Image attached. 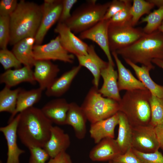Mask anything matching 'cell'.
Returning a JSON list of instances; mask_svg holds the SVG:
<instances>
[{"label": "cell", "instance_id": "obj_1", "mask_svg": "<svg viewBox=\"0 0 163 163\" xmlns=\"http://www.w3.org/2000/svg\"><path fill=\"white\" fill-rule=\"evenodd\" d=\"M19 113L17 134L21 142L28 148H43L50 138L53 123L41 109L33 106Z\"/></svg>", "mask_w": 163, "mask_h": 163}, {"label": "cell", "instance_id": "obj_2", "mask_svg": "<svg viewBox=\"0 0 163 163\" xmlns=\"http://www.w3.org/2000/svg\"><path fill=\"white\" fill-rule=\"evenodd\" d=\"M42 16L41 6L21 0L10 15V44L14 45L22 39L35 37Z\"/></svg>", "mask_w": 163, "mask_h": 163}, {"label": "cell", "instance_id": "obj_3", "mask_svg": "<svg viewBox=\"0 0 163 163\" xmlns=\"http://www.w3.org/2000/svg\"><path fill=\"white\" fill-rule=\"evenodd\" d=\"M115 52L124 60L135 64L153 65V59L163 60V33L158 30L145 34L133 44Z\"/></svg>", "mask_w": 163, "mask_h": 163}, {"label": "cell", "instance_id": "obj_4", "mask_svg": "<svg viewBox=\"0 0 163 163\" xmlns=\"http://www.w3.org/2000/svg\"><path fill=\"white\" fill-rule=\"evenodd\" d=\"M151 95L147 89L126 91L119 102V111L124 114L132 127L150 124Z\"/></svg>", "mask_w": 163, "mask_h": 163}, {"label": "cell", "instance_id": "obj_5", "mask_svg": "<svg viewBox=\"0 0 163 163\" xmlns=\"http://www.w3.org/2000/svg\"><path fill=\"white\" fill-rule=\"evenodd\" d=\"M96 2L88 1L79 6L64 23L74 34H80L103 20L110 2L104 4Z\"/></svg>", "mask_w": 163, "mask_h": 163}, {"label": "cell", "instance_id": "obj_6", "mask_svg": "<svg viewBox=\"0 0 163 163\" xmlns=\"http://www.w3.org/2000/svg\"><path fill=\"white\" fill-rule=\"evenodd\" d=\"M98 90L92 87L81 106L91 123L108 118L119 111V102L104 97Z\"/></svg>", "mask_w": 163, "mask_h": 163}, {"label": "cell", "instance_id": "obj_7", "mask_svg": "<svg viewBox=\"0 0 163 163\" xmlns=\"http://www.w3.org/2000/svg\"><path fill=\"white\" fill-rule=\"evenodd\" d=\"M108 34L111 53L130 46L145 34L142 29L135 28L130 24L110 23Z\"/></svg>", "mask_w": 163, "mask_h": 163}, {"label": "cell", "instance_id": "obj_8", "mask_svg": "<svg viewBox=\"0 0 163 163\" xmlns=\"http://www.w3.org/2000/svg\"><path fill=\"white\" fill-rule=\"evenodd\" d=\"M132 148L144 153L155 152L160 148L155 126L150 123L132 127Z\"/></svg>", "mask_w": 163, "mask_h": 163}, {"label": "cell", "instance_id": "obj_9", "mask_svg": "<svg viewBox=\"0 0 163 163\" xmlns=\"http://www.w3.org/2000/svg\"><path fill=\"white\" fill-rule=\"evenodd\" d=\"M33 52L36 60H59L72 63L74 59V55L69 54L60 43L59 36L43 45H34Z\"/></svg>", "mask_w": 163, "mask_h": 163}, {"label": "cell", "instance_id": "obj_10", "mask_svg": "<svg viewBox=\"0 0 163 163\" xmlns=\"http://www.w3.org/2000/svg\"><path fill=\"white\" fill-rule=\"evenodd\" d=\"M62 0H45L41 5V23L34 37L35 44H41L47 33L59 19L62 8Z\"/></svg>", "mask_w": 163, "mask_h": 163}, {"label": "cell", "instance_id": "obj_11", "mask_svg": "<svg viewBox=\"0 0 163 163\" xmlns=\"http://www.w3.org/2000/svg\"><path fill=\"white\" fill-rule=\"evenodd\" d=\"M109 20H102L93 26L80 33L81 39L91 40L98 45L103 50L108 60V62L114 66L111 51L108 39V30Z\"/></svg>", "mask_w": 163, "mask_h": 163}, {"label": "cell", "instance_id": "obj_12", "mask_svg": "<svg viewBox=\"0 0 163 163\" xmlns=\"http://www.w3.org/2000/svg\"><path fill=\"white\" fill-rule=\"evenodd\" d=\"M62 46L69 53L77 56L88 54L89 45L76 36L64 23L58 22L54 29Z\"/></svg>", "mask_w": 163, "mask_h": 163}, {"label": "cell", "instance_id": "obj_13", "mask_svg": "<svg viewBox=\"0 0 163 163\" xmlns=\"http://www.w3.org/2000/svg\"><path fill=\"white\" fill-rule=\"evenodd\" d=\"M18 114L8 124L0 128V131L3 134L7 142V159L6 163H20L19 157L25 151L18 147L17 142V127L19 118Z\"/></svg>", "mask_w": 163, "mask_h": 163}, {"label": "cell", "instance_id": "obj_14", "mask_svg": "<svg viewBox=\"0 0 163 163\" xmlns=\"http://www.w3.org/2000/svg\"><path fill=\"white\" fill-rule=\"evenodd\" d=\"M79 65L87 68L91 73L93 78V86L98 89L101 71L107 67L108 62L102 59L96 52L94 45H89L86 55L76 56Z\"/></svg>", "mask_w": 163, "mask_h": 163}, {"label": "cell", "instance_id": "obj_15", "mask_svg": "<svg viewBox=\"0 0 163 163\" xmlns=\"http://www.w3.org/2000/svg\"><path fill=\"white\" fill-rule=\"evenodd\" d=\"M33 71L35 80L43 91L46 89L56 78L60 69L50 60H36Z\"/></svg>", "mask_w": 163, "mask_h": 163}, {"label": "cell", "instance_id": "obj_16", "mask_svg": "<svg viewBox=\"0 0 163 163\" xmlns=\"http://www.w3.org/2000/svg\"><path fill=\"white\" fill-rule=\"evenodd\" d=\"M114 66L108 62L107 66L101 71V76L103 79V83L98 91L104 97L113 99L119 102L121 98L118 85V72L114 69Z\"/></svg>", "mask_w": 163, "mask_h": 163}, {"label": "cell", "instance_id": "obj_17", "mask_svg": "<svg viewBox=\"0 0 163 163\" xmlns=\"http://www.w3.org/2000/svg\"><path fill=\"white\" fill-rule=\"evenodd\" d=\"M97 144L89 154L90 158L93 161H109L122 154L116 140L114 138H106Z\"/></svg>", "mask_w": 163, "mask_h": 163}, {"label": "cell", "instance_id": "obj_18", "mask_svg": "<svg viewBox=\"0 0 163 163\" xmlns=\"http://www.w3.org/2000/svg\"><path fill=\"white\" fill-rule=\"evenodd\" d=\"M70 144L69 135L57 126H53L50 138L43 147L50 158L55 157L60 153L66 152Z\"/></svg>", "mask_w": 163, "mask_h": 163}, {"label": "cell", "instance_id": "obj_19", "mask_svg": "<svg viewBox=\"0 0 163 163\" xmlns=\"http://www.w3.org/2000/svg\"><path fill=\"white\" fill-rule=\"evenodd\" d=\"M119 121L118 112L108 118L91 123L89 132L94 143L97 144L106 138H114V129Z\"/></svg>", "mask_w": 163, "mask_h": 163}, {"label": "cell", "instance_id": "obj_20", "mask_svg": "<svg viewBox=\"0 0 163 163\" xmlns=\"http://www.w3.org/2000/svg\"><path fill=\"white\" fill-rule=\"evenodd\" d=\"M69 105L64 98L50 101L41 110L46 117L53 123L58 125H66V119Z\"/></svg>", "mask_w": 163, "mask_h": 163}, {"label": "cell", "instance_id": "obj_21", "mask_svg": "<svg viewBox=\"0 0 163 163\" xmlns=\"http://www.w3.org/2000/svg\"><path fill=\"white\" fill-rule=\"evenodd\" d=\"M115 61L118 70L117 83L119 91H126L147 89L144 84L136 78L131 71L122 63L115 52H111Z\"/></svg>", "mask_w": 163, "mask_h": 163}, {"label": "cell", "instance_id": "obj_22", "mask_svg": "<svg viewBox=\"0 0 163 163\" xmlns=\"http://www.w3.org/2000/svg\"><path fill=\"white\" fill-rule=\"evenodd\" d=\"M82 67L79 65L74 66L59 77L56 78L46 89V96L59 97L63 95L69 89Z\"/></svg>", "mask_w": 163, "mask_h": 163}, {"label": "cell", "instance_id": "obj_23", "mask_svg": "<svg viewBox=\"0 0 163 163\" xmlns=\"http://www.w3.org/2000/svg\"><path fill=\"white\" fill-rule=\"evenodd\" d=\"M87 120L86 116L81 106L74 102L69 103L66 124L72 127L75 136L78 139H83L85 136Z\"/></svg>", "mask_w": 163, "mask_h": 163}, {"label": "cell", "instance_id": "obj_24", "mask_svg": "<svg viewBox=\"0 0 163 163\" xmlns=\"http://www.w3.org/2000/svg\"><path fill=\"white\" fill-rule=\"evenodd\" d=\"M28 82L33 85L36 82L31 68L24 66L19 69L6 70L0 75V82L9 88L21 83Z\"/></svg>", "mask_w": 163, "mask_h": 163}, {"label": "cell", "instance_id": "obj_25", "mask_svg": "<svg viewBox=\"0 0 163 163\" xmlns=\"http://www.w3.org/2000/svg\"><path fill=\"white\" fill-rule=\"evenodd\" d=\"M126 63L133 70L138 79L145 85L152 94L163 98V86L155 83L151 78L149 72L154 69L153 65L140 66L128 59H124Z\"/></svg>", "mask_w": 163, "mask_h": 163}, {"label": "cell", "instance_id": "obj_26", "mask_svg": "<svg viewBox=\"0 0 163 163\" xmlns=\"http://www.w3.org/2000/svg\"><path fill=\"white\" fill-rule=\"evenodd\" d=\"M34 43V37L25 38L14 45L12 51L21 64L31 69L36 61L33 52Z\"/></svg>", "mask_w": 163, "mask_h": 163}, {"label": "cell", "instance_id": "obj_27", "mask_svg": "<svg viewBox=\"0 0 163 163\" xmlns=\"http://www.w3.org/2000/svg\"><path fill=\"white\" fill-rule=\"evenodd\" d=\"M43 91L39 87L29 90L21 88L18 95L15 110L11 115L8 123L11 122L18 113L33 107L38 102L41 97Z\"/></svg>", "mask_w": 163, "mask_h": 163}, {"label": "cell", "instance_id": "obj_28", "mask_svg": "<svg viewBox=\"0 0 163 163\" xmlns=\"http://www.w3.org/2000/svg\"><path fill=\"white\" fill-rule=\"evenodd\" d=\"M118 113L119 129L116 140L123 154L132 148V128L124 114L120 111Z\"/></svg>", "mask_w": 163, "mask_h": 163}, {"label": "cell", "instance_id": "obj_29", "mask_svg": "<svg viewBox=\"0 0 163 163\" xmlns=\"http://www.w3.org/2000/svg\"><path fill=\"white\" fill-rule=\"evenodd\" d=\"M18 88L11 90L6 86L0 91V112H6L12 114L14 111L19 92L21 90Z\"/></svg>", "mask_w": 163, "mask_h": 163}, {"label": "cell", "instance_id": "obj_30", "mask_svg": "<svg viewBox=\"0 0 163 163\" xmlns=\"http://www.w3.org/2000/svg\"><path fill=\"white\" fill-rule=\"evenodd\" d=\"M132 2L130 9L131 24L134 27L143 15L150 13L155 5L149 0H133Z\"/></svg>", "mask_w": 163, "mask_h": 163}, {"label": "cell", "instance_id": "obj_31", "mask_svg": "<svg viewBox=\"0 0 163 163\" xmlns=\"http://www.w3.org/2000/svg\"><path fill=\"white\" fill-rule=\"evenodd\" d=\"M163 21V5L142 18L140 23L146 22L142 29L145 34H150L158 30Z\"/></svg>", "mask_w": 163, "mask_h": 163}, {"label": "cell", "instance_id": "obj_32", "mask_svg": "<svg viewBox=\"0 0 163 163\" xmlns=\"http://www.w3.org/2000/svg\"><path fill=\"white\" fill-rule=\"evenodd\" d=\"M150 104L151 110L150 123L155 127L163 124V98L152 94Z\"/></svg>", "mask_w": 163, "mask_h": 163}, {"label": "cell", "instance_id": "obj_33", "mask_svg": "<svg viewBox=\"0 0 163 163\" xmlns=\"http://www.w3.org/2000/svg\"><path fill=\"white\" fill-rule=\"evenodd\" d=\"M0 62L6 70L12 68L17 69L21 67L22 64L13 53L7 48L0 50Z\"/></svg>", "mask_w": 163, "mask_h": 163}, {"label": "cell", "instance_id": "obj_34", "mask_svg": "<svg viewBox=\"0 0 163 163\" xmlns=\"http://www.w3.org/2000/svg\"><path fill=\"white\" fill-rule=\"evenodd\" d=\"M10 28L9 16H0V47L7 48L10 40Z\"/></svg>", "mask_w": 163, "mask_h": 163}, {"label": "cell", "instance_id": "obj_35", "mask_svg": "<svg viewBox=\"0 0 163 163\" xmlns=\"http://www.w3.org/2000/svg\"><path fill=\"white\" fill-rule=\"evenodd\" d=\"M132 2L131 0H128L125 8L109 20L110 23L119 24H130L131 25L130 9L132 5Z\"/></svg>", "mask_w": 163, "mask_h": 163}, {"label": "cell", "instance_id": "obj_36", "mask_svg": "<svg viewBox=\"0 0 163 163\" xmlns=\"http://www.w3.org/2000/svg\"><path fill=\"white\" fill-rule=\"evenodd\" d=\"M132 149L134 154L143 163H163V155L158 150L153 152L144 153Z\"/></svg>", "mask_w": 163, "mask_h": 163}, {"label": "cell", "instance_id": "obj_37", "mask_svg": "<svg viewBox=\"0 0 163 163\" xmlns=\"http://www.w3.org/2000/svg\"><path fill=\"white\" fill-rule=\"evenodd\" d=\"M30 156L29 163H45L50 157L42 148L32 146L28 148Z\"/></svg>", "mask_w": 163, "mask_h": 163}, {"label": "cell", "instance_id": "obj_38", "mask_svg": "<svg viewBox=\"0 0 163 163\" xmlns=\"http://www.w3.org/2000/svg\"><path fill=\"white\" fill-rule=\"evenodd\" d=\"M110 161L111 163H143L134 154L132 148Z\"/></svg>", "mask_w": 163, "mask_h": 163}, {"label": "cell", "instance_id": "obj_39", "mask_svg": "<svg viewBox=\"0 0 163 163\" xmlns=\"http://www.w3.org/2000/svg\"><path fill=\"white\" fill-rule=\"evenodd\" d=\"M128 0H114L110 5L104 17L103 20H109L125 7Z\"/></svg>", "mask_w": 163, "mask_h": 163}, {"label": "cell", "instance_id": "obj_40", "mask_svg": "<svg viewBox=\"0 0 163 163\" xmlns=\"http://www.w3.org/2000/svg\"><path fill=\"white\" fill-rule=\"evenodd\" d=\"M18 4L16 0H2L0 2V16H10Z\"/></svg>", "mask_w": 163, "mask_h": 163}, {"label": "cell", "instance_id": "obj_41", "mask_svg": "<svg viewBox=\"0 0 163 163\" xmlns=\"http://www.w3.org/2000/svg\"><path fill=\"white\" fill-rule=\"evenodd\" d=\"M77 2V0H62V8L59 22L64 23L71 17V10Z\"/></svg>", "mask_w": 163, "mask_h": 163}, {"label": "cell", "instance_id": "obj_42", "mask_svg": "<svg viewBox=\"0 0 163 163\" xmlns=\"http://www.w3.org/2000/svg\"><path fill=\"white\" fill-rule=\"evenodd\" d=\"M46 163H72L70 156L66 152H62Z\"/></svg>", "mask_w": 163, "mask_h": 163}, {"label": "cell", "instance_id": "obj_43", "mask_svg": "<svg viewBox=\"0 0 163 163\" xmlns=\"http://www.w3.org/2000/svg\"><path fill=\"white\" fill-rule=\"evenodd\" d=\"M155 129L160 148L163 151V124L155 126Z\"/></svg>", "mask_w": 163, "mask_h": 163}, {"label": "cell", "instance_id": "obj_44", "mask_svg": "<svg viewBox=\"0 0 163 163\" xmlns=\"http://www.w3.org/2000/svg\"><path fill=\"white\" fill-rule=\"evenodd\" d=\"M152 63L163 69V60L154 59L152 61Z\"/></svg>", "mask_w": 163, "mask_h": 163}, {"label": "cell", "instance_id": "obj_45", "mask_svg": "<svg viewBox=\"0 0 163 163\" xmlns=\"http://www.w3.org/2000/svg\"><path fill=\"white\" fill-rule=\"evenodd\" d=\"M149 1L158 7L163 5V0H149Z\"/></svg>", "mask_w": 163, "mask_h": 163}, {"label": "cell", "instance_id": "obj_46", "mask_svg": "<svg viewBox=\"0 0 163 163\" xmlns=\"http://www.w3.org/2000/svg\"><path fill=\"white\" fill-rule=\"evenodd\" d=\"M158 30L163 33V21L158 29Z\"/></svg>", "mask_w": 163, "mask_h": 163}, {"label": "cell", "instance_id": "obj_47", "mask_svg": "<svg viewBox=\"0 0 163 163\" xmlns=\"http://www.w3.org/2000/svg\"><path fill=\"white\" fill-rule=\"evenodd\" d=\"M0 163H2V161H0Z\"/></svg>", "mask_w": 163, "mask_h": 163}, {"label": "cell", "instance_id": "obj_48", "mask_svg": "<svg viewBox=\"0 0 163 163\" xmlns=\"http://www.w3.org/2000/svg\"><path fill=\"white\" fill-rule=\"evenodd\" d=\"M108 163H111L110 161H109Z\"/></svg>", "mask_w": 163, "mask_h": 163}]
</instances>
